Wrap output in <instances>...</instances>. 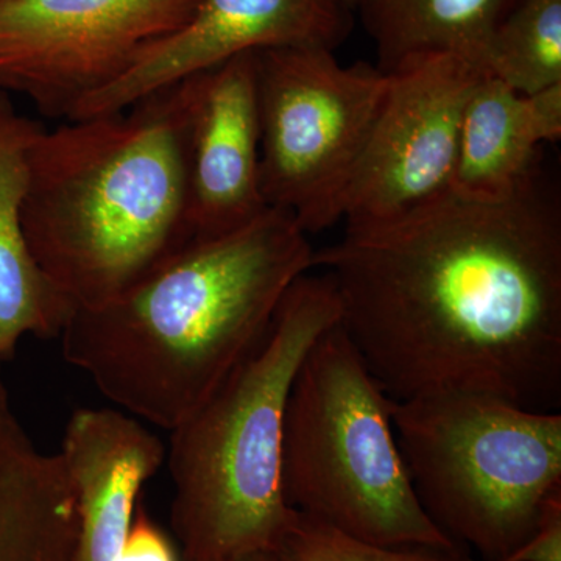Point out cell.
I'll list each match as a JSON object with an SVG mask.
<instances>
[{
	"label": "cell",
	"mask_w": 561,
	"mask_h": 561,
	"mask_svg": "<svg viewBox=\"0 0 561 561\" xmlns=\"http://www.w3.org/2000/svg\"><path fill=\"white\" fill-rule=\"evenodd\" d=\"M341 327L393 400L561 401V208L542 171L504 198L451 191L313 251Z\"/></svg>",
	"instance_id": "6da1fadb"
},
{
	"label": "cell",
	"mask_w": 561,
	"mask_h": 561,
	"mask_svg": "<svg viewBox=\"0 0 561 561\" xmlns=\"http://www.w3.org/2000/svg\"><path fill=\"white\" fill-rule=\"evenodd\" d=\"M313 251L297 219L268 206L194 239L110 301L73 309L65 359L125 412L172 431L256 348Z\"/></svg>",
	"instance_id": "7a4b0ae2"
},
{
	"label": "cell",
	"mask_w": 561,
	"mask_h": 561,
	"mask_svg": "<svg viewBox=\"0 0 561 561\" xmlns=\"http://www.w3.org/2000/svg\"><path fill=\"white\" fill-rule=\"evenodd\" d=\"M197 91L195 73L127 108L46 128L33 144L24 234L73 309L110 301L194 241Z\"/></svg>",
	"instance_id": "3957f363"
},
{
	"label": "cell",
	"mask_w": 561,
	"mask_h": 561,
	"mask_svg": "<svg viewBox=\"0 0 561 561\" xmlns=\"http://www.w3.org/2000/svg\"><path fill=\"white\" fill-rule=\"evenodd\" d=\"M341 321L328 276H300L268 331L187 419L173 427L172 529L181 561H239L275 552L297 511L283 486L284 426L308 351Z\"/></svg>",
	"instance_id": "277c9868"
},
{
	"label": "cell",
	"mask_w": 561,
	"mask_h": 561,
	"mask_svg": "<svg viewBox=\"0 0 561 561\" xmlns=\"http://www.w3.org/2000/svg\"><path fill=\"white\" fill-rule=\"evenodd\" d=\"M391 408L393 398L341 323L324 332L302 359L287 402V504L371 545L459 546L435 526L416 496Z\"/></svg>",
	"instance_id": "5b68a950"
},
{
	"label": "cell",
	"mask_w": 561,
	"mask_h": 561,
	"mask_svg": "<svg viewBox=\"0 0 561 561\" xmlns=\"http://www.w3.org/2000/svg\"><path fill=\"white\" fill-rule=\"evenodd\" d=\"M394 434L424 512L454 542L497 561L561 494V415L483 393L393 400Z\"/></svg>",
	"instance_id": "8992f818"
},
{
	"label": "cell",
	"mask_w": 561,
	"mask_h": 561,
	"mask_svg": "<svg viewBox=\"0 0 561 561\" xmlns=\"http://www.w3.org/2000/svg\"><path fill=\"white\" fill-rule=\"evenodd\" d=\"M390 76L367 65L343 68L332 50H257L261 191L306 232L341 220L339 203L383 99Z\"/></svg>",
	"instance_id": "52a82bcc"
},
{
	"label": "cell",
	"mask_w": 561,
	"mask_h": 561,
	"mask_svg": "<svg viewBox=\"0 0 561 561\" xmlns=\"http://www.w3.org/2000/svg\"><path fill=\"white\" fill-rule=\"evenodd\" d=\"M202 0H0V91L69 119L181 31Z\"/></svg>",
	"instance_id": "ba28073f"
},
{
	"label": "cell",
	"mask_w": 561,
	"mask_h": 561,
	"mask_svg": "<svg viewBox=\"0 0 561 561\" xmlns=\"http://www.w3.org/2000/svg\"><path fill=\"white\" fill-rule=\"evenodd\" d=\"M389 76L339 203L346 228L402 219L453 191L465 108L485 72L456 55H434Z\"/></svg>",
	"instance_id": "9c48e42d"
},
{
	"label": "cell",
	"mask_w": 561,
	"mask_h": 561,
	"mask_svg": "<svg viewBox=\"0 0 561 561\" xmlns=\"http://www.w3.org/2000/svg\"><path fill=\"white\" fill-rule=\"evenodd\" d=\"M351 31L342 0H202L194 16L116 83L81 102L69 119L127 108L150 92L216 68L243 51L334 50Z\"/></svg>",
	"instance_id": "30bf717a"
},
{
	"label": "cell",
	"mask_w": 561,
	"mask_h": 561,
	"mask_svg": "<svg viewBox=\"0 0 561 561\" xmlns=\"http://www.w3.org/2000/svg\"><path fill=\"white\" fill-rule=\"evenodd\" d=\"M190 187L194 239L238 230L268 208L261 191L257 50L198 73Z\"/></svg>",
	"instance_id": "8fae6325"
},
{
	"label": "cell",
	"mask_w": 561,
	"mask_h": 561,
	"mask_svg": "<svg viewBox=\"0 0 561 561\" xmlns=\"http://www.w3.org/2000/svg\"><path fill=\"white\" fill-rule=\"evenodd\" d=\"M58 454L79 507L73 561H119L140 490L168 456L164 445L128 413L77 409Z\"/></svg>",
	"instance_id": "7c38bea8"
},
{
	"label": "cell",
	"mask_w": 561,
	"mask_h": 561,
	"mask_svg": "<svg viewBox=\"0 0 561 561\" xmlns=\"http://www.w3.org/2000/svg\"><path fill=\"white\" fill-rule=\"evenodd\" d=\"M561 136V84L524 95L494 77L476 83L461 121L453 191L504 198L541 172L542 144Z\"/></svg>",
	"instance_id": "4fadbf2b"
},
{
	"label": "cell",
	"mask_w": 561,
	"mask_h": 561,
	"mask_svg": "<svg viewBox=\"0 0 561 561\" xmlns=\"http://www.w3.org/2000/svg\"><path fill=\"white\" fill-rule=\"evenodd\" d=\"M44 130L0 91V364L24 335L60 337L73 311L33 260L22 225L31 151Z\"/></svg>",
	"instance_id": "5bb4252c"
},
{
	"label": "cell",
	"mask_w": 561,
	"mask_h": 561,
	"mask_svg": "<svg viewBox=\"0 0 561 561\" xmlns=\"http://www.w3.org/2000/svg\"><path fill=\"white\" fill-rule=\"evenodd\" d=\"M518 0H360L378 68L391 73L434 55H456L483 70L494 32ZM485 72V70H483Z\"/></svg>",
	"instance_id": "9a60e30c"
},
{
	"label": "cell",
	"mask_w": 561,
	"mask_h": 561,
	"mask_svg": "<svg viewBox=\"0 0 561 561\" xmlns=\"http://www.w3.org/2000/svg\"><path fill=\"white\" fill-rule=\"evenodd\" d=\"M483 70L524 95L561 84V0H518L494 32Z\"/></svg>",
	"instance_id": "2e32d148"
},
{
	"label": "cell",
	"mask_w": 561,
	"mask_h": 561,
	"mask_svg": "<svg viewBox=\"0 0 561 561\" xmlns=\"http://www.w3.org/2000/svg\"><path fill=\"white\" fill-rule=\"evenodd\" d=\"M272 557L275 561H472L463 546L387 548L357 540L298 512Z\"/></svg>",
	"instance_id": "e0dca14e"
},
{
	"label": "cell",
	"mask_w": 561,
	"mask_h": 561,
	"mask_svg": "<svg viewBox=\"0 0 561 561\" xmlns=\"http://www.w3.org/2000/svg\"><path fill=\"white\" fill-rule=\"evenodd\" d=\"M119 561H181L168 535L138 505Z\"/></svg>",
	"instance_id": "ac0fdd59"
},
{
	"label": "cell",
	"mask_w": 561,
	"mask_h": 561,
	"mask_svg": "<svg viewBox=\"0 0 561 561\" xmlns=\"http://www.w3.org/2000/svg\"><path fill=\"white\" fill-rule=\"evenodd\" d=\"M497 561H561V494L549 502L534 534Z\"/></svg>",
	"instance_id": "d6986e66"
},
{
	"label": "cell",
	"mask_w": 561,
	"mask_h": 561,
	"mask_svg": "<svg viewBox=\"0 0 561 561\" xmlns=\"http://www.w3.org/2000/svg\"><path fill=\"white\" fill-rule=\"evenodd\" d=\"M239 561H275V559H273L272 556H268V553H260V556L247 557V559Z\"/></svg>",
	"instance_id": "ffe728a7"
},
{
	"label": "cell",
	"mask_w": 561,
	"mask_h": 561,
	"mask_svg": "<svg viewBox=\"0 0 561 561\" xmlns=\"http://www.w3.org/2000/svg\"><path fill=\"white\" fill-rule=\"evenodd\" d=\"M360 0H342L343 5L346 7V9H350L353 11L354 9H357V5H359Z\"/></svg>",
	"instance_id": "44dd1931"
}]
</instances>
